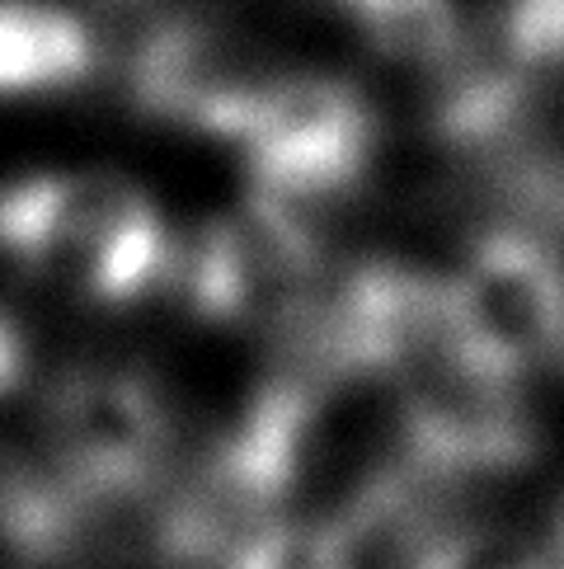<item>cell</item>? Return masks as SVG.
<instances>
[{"label":"cell","instance_id":"3","mask_svg":"<svg viewBox=\"0 0 564 569\" xmlns=\"http://www.w3.org/2000/svg\"><path fill=\"white\" fill-rule=\"evenodd\" d=\"M320 231L288 202L245 193L198 236L184 292L221 325H292L315 301Z\"/></svg>","mask_w":564,"mask_h":569},{"label":"cell","instance_id":"6","mask_svg":"<svg viewBox=\"0 0 564 569\" xmlns=\"http://www.w3.org/2000/svg\"><path fill=\"white\" fill-rule=\"evenodd\" d=\"M278 76L250 38L212 19H170L137 43L128 62L132 104L165 123L235 141L259 90Z\"/></svg>","mask_w":564,"mask_h":569},{"label":"cell","instance_id":"9","mask_svg":"<svg viewBox=\"0 0 564 569\" xmlns=\"http://www.w3.org/2000/svg\"><path fill=\"white\" fill-rule=\"evenodd\" d=\"M405 569H555L546 546L503 522L442 527L414 546Z\"/></svg>","mask_w":564,"mask_h":569},{"label":"cell","instance_id":"4","mask_svg":"<svg viewBox=\"0 0 564 569\" xmlns=\"http://www.w3.org/2000/svg\"><path fill=\"white\" fill-rule=\"evenodd\" d=\"M447 301L461 353L503 381L564 353V263L527 231L480 236L447 282Z\"/></svg>","mask_w":564,"mask_h":569},{"label":"cell","instance_id":"12","mask_svg":"<svg viewBox=\"0 0 564 569\" xmlns=\"http://www.w3.org/2000/svg\"><path fill=\"white\" fill-rule=\"evenodd\" d=\"M546 556H551V565H555V569H564V508H560V518H555V532H551Z\"/></svg>","mask_w":564,"mask_h":569},{"label":"cell","instance_id":"1","mask_svg":"<svg viewBox=\"0 0 564 569\" xmlns=\"http://www.w3.org/2000/svg\"><path fill=\"white\" fill-rule=\"evenodd\" d=\"M0 254L90 307H132L174 269V236L137 179L57 170L0 189Z\"/></svg>","mask_w":564,"mask_h":569},{"label":"cell","instance_id":"7","mask_svg":"<svg viewBox=\"0 0 564 569\" xmlns=\"http://www.w3.org/2000/svg\"><path fill=\"white\" fill-rule=\"evenodd\" d=\"M99 38L57 0H0V99L57 94L90 80Z\"/></svg>","mask_w":564,"mask_h":569},{"label":"cell","instance_id":"10","mask_svg":"<svg viewBox=\"0 0 564 569\" xmlns=\"http://www.w3.org/2000/svg\"><path fill=\"white\" fill-rule=\"evenodd\" d=\"M226 569H357L344 532L311 518H273L250 541L235 546Z\"/></svg>","mask_w":564,"mask_h":569},{"label":"cell","instance_id":"2","mask_svg":"<svg viewBox=\"0 0 564 569\" xmlns=\"http://www.w3.org/2000/svg\"><path fill=\"white\" fill-rule=\"evenodd\" d=\"M231 147L245 156L254 193L311 217L362 184L376 151V118L349 80L325 71H278L259 90Z\"/></svg>","mask_w":564,"mask_h":569},{"label":"cell","instance_id":"11","mask_svg":"<svg viewBox=\"0 0 564 569\" xmlns=\"http://www.w3.org/2000/svg\"><path fill=\"white\" fill-rule=\"evenodd\" d=\"M24 362H29L24 335H19L14 325L0 316V396H10L14 386H19V377H24Z\"/></svg>","mask_w":564,"mask_h":569},{"label":"cell","instance_id":"5","mask_svg":"<svg viewBox=\"0 0 564 569\" xmlns=\"http://www.w3.org/2000/svg\"><path fill=\"white\" fill-rule=\"evenodd\" d=\"M48 438L71 495L132 499L165 461L170 410L147 377L80 368L48 400Z\"/></svg>","mask_w":564,"mask_h":569},{"label":"cell","instance_id":"8","mask_svg":"<svg viewBox=\"0 0 564 569\" xmlns=\"http://www.w3.org/2000/svg\"><path fill=\"white\" fill-rule=\"evenodd\" d=\"M376 57L405 71H442L461 52L456 0H334Z\"/></svg>","mask_w":564,"mask_h":569}]
</instances>
